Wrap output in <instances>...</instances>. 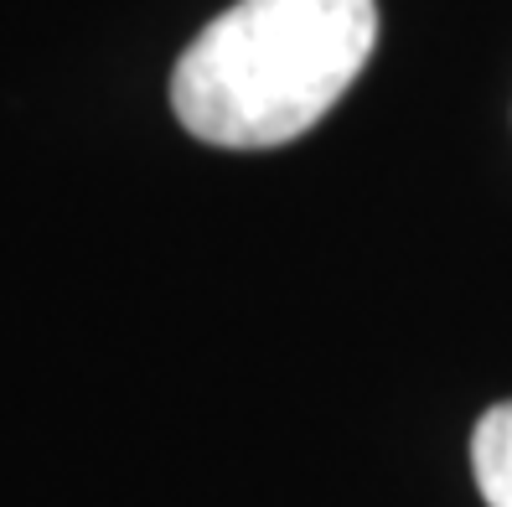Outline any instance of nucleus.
I'll return each instance as SVG.
<instances>
[{
  "label": "nucleus",
  "instance_id": "1",
  "mask_svg": "<svg viewBox=\"0 0 512 507\" xmlns=\"http://www.w3.org/2000/svg\"><path fill=\"white\" fill-rule=\"evenodd\" d=\"M373 42V0H238L182 52L171 109L207 145L269 151L347 94Z\"/></svg>",
  "mask_w": 512,
  "mask_h": 507
},
{
  "label": "nucleus",
  "instance_id": "2",
  "mask_svg": "<svg viewBox=\"0 0 512 507\" xmlns=\"http://www.w3.org/2000/svg\"><path fill=\"white\" fill-rule=\"evenodd\" d=\"M471 471L487 507H512V404L481 414L471 435Z\"/></svg>",
  "mask_w": 512,
  "mask_h": 507
}]
</instances>
